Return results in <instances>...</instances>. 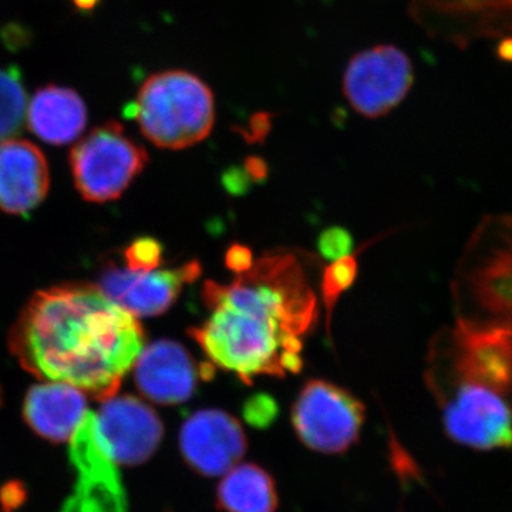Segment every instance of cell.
Wrapping results in <instances>:
<instances>
[{
    "label": "cell",
    "instance_id": "obj_1",
    "mask_svg": "<svg viewBox=\"0 0 512 512\" xmlns=\"http://www.w3.org/2000/svg\"><path fill=\"white\" fill-rule=\"evenodd\" d=\"M202 296L211 313L190 335L214 365L247 384L301 370V338L318 312L292 255H266L229 285L207 282Z\"/></svg>",
    "mask_w": 512,
    "mask_h": 512
},
{
    "label": "cell",
    "instance_id": "obj_2",
    "mask_svg": "<svg viewBox=\"0 0 512 512\" xmlns=\"http://www.w3.org/2000/svg\"><path fill=\"white\" fill-rule=\"evenodd\" d=\"M23 369L107 400L144 349V330L99 286L69 284L37 292L10 330Z\"/></svg>",
    "mask_w": 512,
    "mask_h": 512
},
{
    "label": "cell",
    "instance_id": "obj_3",
    "mask_svg": "<svg viewBox=\"0 0 512 512\" xmlns=\"http://www.w3.org/2000/svg\"><path fill=\"white\" fill-rule=\"evenodd\" d=\"M458 322L512 330V214L483 218L451 282Z\"/></svg>",
    "mask_w": 512,
    "mask_h": 512
},
{
    "label": "cell",
    "instance_id": "obj_4",
    "mask_svg": "<svg viewBox=\"0 0 512 512\" xmlns=\"http://www.w3.org/2000/svg\"><path fill=\"white\" fill-rule=\"evenodd\" d=\"M426 383L439 400L461 384L485 387L512 409V330L458 322L433 336Z\"/></svg>",
    "mask_w": 512,
    "mask_h": 512
},
{
    "label": "cell",
    "instance_id": "obj_5",
    "mask_svg": "<svg viewBox=\"0 0 512 512\" xmlns=\"http://www.w3.org/2000/svg\"><path fill=\"white\" fill-rule=\"evenodd\" d=\"M134 119L154 146L184 150L210 136L215 123L214 93L187 70L154 73L138 90Z\"/></svg>",
    "mask_w": 512,
    "mask_h": 512
},
{
    "label": "cell",
    "instance_id": "obj_6",
    "mask_svg": "<svg viewBox=\"0 0 512 512\" xmlns=\"http://www.w3.org/2000/svg\"><path fill=\"white\" fill-rule=\"evenodd\" d=\"M148 161L146 150L124 133L117 121L94 128L70 153L74 185L84 200H117Z\"/></svg>",
    "mask_w": 512,
    "mask_h": 512
},
{
    "label": "cell",
    "instance_id": "obj_7",
    "mask_svg": "<svg viewBox=\"0 0 512 512\" xmlns=\"http://www.w3.org/2000/svg\"><path fill=\"white\" fill-rule=\"evenodd\" d=\"M365 416V406L349 390L319 379L302 387L291 412L299 441L323 456H340L359 443Z\"/></svg>",
    "mask_w": 512,
    "mask_h": 512
},
{
    "label": "cell",
    "instance_id": "obj_8",
    "mask_svg": "<svg viewBox=\"0 0 512 512\" xmlns=\"http://www.w3.org/2000/svg\"><path fill=\"white\" fill-rule=\"evenodd\" d=\"M413 82L412 60L403 50L375 46L352 57L343 76V93L356 113L377 119L406 99Z\"/></svg>",
    "mask_w": 512,
    "mask_h": 512
},
{
    "label": "cell",
    "instance_id": "obj_9",
    "mask_svg": "<svg viewBox=\"0 0 512 512\" xmlns=\"http://www.w3.org/2000/svg\"><path fill=\"white\" fill-rule=\"evenodd\" d=\"M92 421L97 441L117 467L146 463L163 441L164 424L156 410L130 394L104 400Z\"/></svg>",
    "mask_w": 512,
    "mask_h": 512
},
{
    "label": "cell",
    "instance_id": "obj_10",
    "mask_svg": "<svg viewBox=\"0 0 512 512\" xmlns=\"http://www.w3.org/2000/svg\"><path fill=\"white\" fill-rule=\"evenodd\" d=\"M448 439L478 451L512 448V409L497 393L461 384L440 402Z\"/></svg>",
    "mask_w": 512,
    "mask_h": 512
},
{
    "label": "cell",
    "instance_id": "obj_11",
    "mask_svg": "<svg viewBox=\"0 0 512 512\" xmlns=\"http://www.w3.org/2000/svg\"><path fill=\"white\" fill-rule=\"evenodd\" d=\"M70 460L76 484L60 512H127L119 470L96 439L90 410L70 440Z\"/></svg>",
    "mask_w": 512,
    "mask_h": 512
},
{
    "label": "cell",
    "instance_id": "obj_12",
    "mask_svg": "<svg viewBox=\"0 0 512 512\" xmlns=\"http://www.w3.org/2000/svg\"><path fill=\"white\" fill-rule=\"evenodd\" d=\"M178 447L184 463L201 477L224 476L248 451L244 427L234 416L218 409L191 414L181 426Z\"/></svg>",
    "mask_w": 512,
    "mask_h": 512
},
{
    "label": "cell",
    "instance_id": "obj_13",
    "mask_svg": "<svg viewBox=\"0 0 512 512\" xmlns=\"http://www.w3.org/2000/svg\"><path fill=\"white\" fill-rule=\"evenodd\" d=\"M200 274L198 262L154 271H131L111 264L104 268L99 288L134 318H153L167 312L184 285L191 284Z\"/></svg>",
    "mask_w": 512,
    "mask_h": 512
},
{
    "label": "cell",
    "instance_id": "obj_14",
    "mask_svg": "<svg viewBox=\"0 0 512 512\" xmlns=\"http://www.w3.org/2000/svg\"><path fill=\"white\" fill-rule=\"evenodd\" d=\"M198 376L190 352L173 340L151 343L134 363L140 393L163 406L188 402L197 390Z\"/></svg>",
    "mask_w": 512,
    "mask_h": 512
},
{
    "label": "cell",
    "instance_id": "obj_15",
    "mask_svg": "<svg viewBox=\"0 0 512 512\" xmlns=\"http://www.w3.org/2000/svg\"><path fill=\"white\" fill-rule=\"evenodd\" d=\"M50 170L45 154L26 140L0 143V210L28 215L45 201Z\"/></svg>",
    "mask_w": 512,
    "mask_h": 512
},
{
    "label": "cell",
    "instance_id": "obj_16",
    "mask_svg": "<svg viewBox=\"0 0 512 512\" xmlns=\"http://www.w3.org/2000/svg\"><path fill=\"white\" fill-rule=\"evenodd\" d=\"M87 412L83 390L59 382L33 386L23 403V417L30 429L52 443L72 440Z\"/></svg>",
    "mask_w": 512,
    "mask_h": 512
},
{
    "label": "cell",
    "instance_id": "obj_17",
    "mask_svg": "<svg viewBox=\"0 0 512 512\" xmlns=\"http://www.w3.org/2000/svg\"><path fill=\"white\" fill-rule=\"evenodd\" d=\"M29 130L52 146H66L80 137L87 124V109L82 97L69 87H40L28 104Z\"/></svg>",
    "mask_w": 512,
    "mask_h": 512
},
{
    "label": "cell",
    "instance_id": "obj_18",
    "mask_svg": "<svg viewBox=\"0 0 512 512\" xmlns=\"http://www.w3.org/2000/svg\"><path fill=\"white\" fill-rule=\"evenodd\" d=\"M215 505L220 512H276L279 494L275 478L259 464H237L218 484Z\"/></svg>",
    "mask_w": 512,
    "mask_h": 512
},
{
    "label": "cell",
    "instance_id": "obj_19",
    "mask_svg": "<svg viewBox=\"0 0 512 512\" xmlns=\"http://www.w3.org/2000/svg\"><path fill=\"white\" fill-rule=\"evenodd\" d=\"M28 113V94L18 70L0 69V143L22 130Z\"/></svg>",
    "mask_w": 512,
    "mask_h": 512
},
{
    "label": "cell",
    "instance_id": "obj_20",
    "mask_svg": "<svg viewBox=\"0 0 512 512\" xmlns=\"http://www.w3.org/2000/svg\"><path fill=\"white\" fill-rule=\"evenodd\" d=\"M355 276L356 259L352 255L343 256L326 269L325 276H323L322 292L329 316L340 293L353 284Z\"/></svg>",
    "mask_w": 512,
    "mask_h": 512
},
{
    "label": "cell",
    "instance_id": "obj_21",
    "mask_svg": "<svg viewBox=\"0 0 512 512\" xmlns=\"http://www.w3.org/2000/svg\"><path fill=\"white\" fill-rule=\"evenodd\" d=\"M161 256L163 248L160 242L153 238H138L124 251L126 268L131 271H154L161 264Z\"/></svg>",
    "mask_w": 512,
    "mask_h": 512
},
{
    "label": "cell",
    "instance_id": "obj_22",
    "mask_svg": "<svg viewBox=\"0 0 512 512\" xmlns=\"http://www.w3.org/2000/svg\"><path fill=\"white\" fill-rule=\"evenodd\" d=\"M319 247L326 258L338 261V259L348 255L350 248H352V238L343 229H329L320 237Z\"/></svg>",
    "mask_w": 512,
    "mask_h": 512
},
{
    "label": "cell",
    "instance_id": "obj_23",
    "mask_svg": "<svg viewBox=\"0 0 512 512\" xmlns=\"http://www.w3.org/2000/svg\"><path fill=\"white\" fill-rule=\"evenodd\" d=\"M275 413V403L269 397L259 396L248 403L245 416L249 423L264 426L266 421L272 420Z\"/></svg>",
    "mask_w": 512,
    "mask_h": 512
},
{
    "label": "cell",
    "instance_id": "obj_24",
    "mask_svg": "<svg viewBox=\"0 0 512 512\" xmlns=\"http://www.w3.org/2000/svg\"><path fill=\"white\" fill-rule=\"evenodd\" d=\"M227 265L229 269L237 272V274L248 271L252 266L251 252H249V249L241 247V245H235L228 251Z\"/></svg>",
    "mask_w": 512,
    "mask_h": 512
},
{
    "label": "cell",
    "instance_id": "obj_25",
    "mask_svg": "<svg viewBox=\"0 0 512 512\" xmlns=\"http://www.w3.org/2000/svg\"><path fill=\"white\" fill-rule=\"evenodd\" d=\"M498 57L505 62H512V37L503 40L497 49Z\"/></svg>",
    "mask_w": 512,
    "mask_h": 512
},
{
    "label": "cell",
    "instance_id": "obj_26",
    "mask_svg": "<svg viewBox=\"0 0 512 512\" xmlns=\"http://www.w3.org/2000/svg\"><path fill=\"white\" fill-rule=\"evenodd\" d=\"M74 8L82 10V12H92L94 8L101 2V0H70Z\"/></svg>",
    "mask_w": 512,
    "mask_h": 512
}]
</instances>
